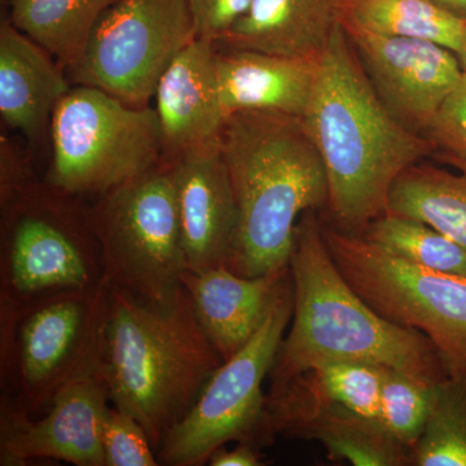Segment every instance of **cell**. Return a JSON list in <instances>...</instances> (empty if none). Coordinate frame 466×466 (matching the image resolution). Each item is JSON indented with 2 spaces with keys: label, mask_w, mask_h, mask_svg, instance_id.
<instances>
[{
  "label": "cell",
  "mask_w": 466,
  "mask_h": 466,
  "mask_svg": "<svg viewBox=\"0 0 466 466\" xmlns=\"http://www.w3.org/2000/svg\"><path fill=\"white\" fill-rule=\"evenodd\" d=\"M302 121L323 159L328 207L341 231L360 235L388 211L400 174L433 155L425 137L408 130L385 108L339 21L319 57Z\"/></svg>",
  "instance_id": "1"
},
{
  "label": "cell",
  "mask_w": 466,
  "mask_h": 466,
  "mask_svg": "<svg viewBox=\"0 0 466 466\" xmlns=\"http://www.w3.org/2000/svg\"><path fill=\"white\" fill-rule=\"evenodd\" d=\"M293 317L271 372V389L315 368L359 360L428 382L449 376L433 342L419 330L380 317L337 268L317 210L299 218L290 256Z\"/></svg>",
  "instance_id": "2"
},
{
  "label": "cell",
  "mask_w": 466,
  "mask_h": 466,
  "mask_svg": "<svg viewBox=\"0 0 466 466\" xmlns=\"http://www.w3.org/2000/svg\"><path fill=\"white\" fill-rule=\"evenodd\" d=\"M219 144L238 208L226 267L245 278L287 268L299 218L329 198L323 159L302 118L236 113Z\"/></svg>",
  "instance_id": "3"
},
{
  "label": "cell",
  "mask_w": 466,
  "mask_h": 466,
  "mask_svg": "<svg viewBox=\"0 0 466 466\" xmlns=\"http://www.w3.org/2000/svg\"><path fill=\"white\" fill-rule=\"evenodd\" d=\"M222 363L186 288L164 309L110 289L101 372L110 404L142 424L156 452Z\"/></svg>",
  "instance_id": "4"
},
{
  "label": "cell",
  "mask_w": 466,
  "mask_h": 466,
  "mask_svg": "<svg viewBox=\"0 0 466 466\" xmlns=\"http://www.w3.org/2000/svg\"><path fill=\"white\" fill-rule=\"evenodd\" d=\"M109 303L103 280L0 308L2 406L42 416L66 386L99 370Z\"/></svg>",
  "instance_id": "5"
},
{
  "label": "cell",
  "mask_w": 466,
  "mask_h": 466,
  "mask_svg": "<svg viewBox=\"0 0 466 466\" xmlns=\"http://www.w3.org/2000/svg\"><path fill=\"white\" fill-rule=\"evenodd\" d=\"M110 289L153 309L182 296L186 271L173 168L167 161L88 207Z\"/></svg>",
  "instance_id": "6"
},
{
  "label": "cell",
  "mask_w": 466,
  "mask_h": 466,
  "mask_svg": "<svg viewBox=\"0 0 466 466\" xmlns=\"http://www.w3.org/2000/svg\"><path fill=\"white\" fill-rule=\"evenodd\" d=\"M47 183L26 182L2 196L0 308L104 280L88 207Z\"/></svg>",
  "instance_id": "7"
},
{
  "label": "cell",
  "mask_w": 466,
  "mask_h": 466,
  "mask_svg": "<svg viewBox=\"0 0 466 466\" xmlns=\"http://www.w3.org/2000/svg\"><path fill=\"white\" fill-rule=\"evenodd\" d=\"M46 183L66 195L99 196L164 161L156 109L137 108L91 86L76 85L52 116Z\"/></svg>",
  "instance_id": "8"
},
{
  "label": "cell",
  "mask_w": 466,
  "mask_h": 466,
  "mask_svg": "<svg viewBox=\"0 0 466 466\" xmlns=\"http://www.w3.org/2000/svg\"><path fill=\"white\" fill-rule=\"evenodd\" d=\"M321 226L337 268L358 296L380 317L428 337L449 375L466 373V278L413 265L357 233Z\"/></svg>",
  "instance_id": "9"
},
{
  "label": "cell",
  "mask_w": 466,
  "mask_h": 466,
  "mask_svg": "<svg viewBox=\"0 0 466 466\" xmlns=\"http://www.w3.org/2000/svg\"><path fill=\"white\" fill-rule=\"evenodd\" d=\"M293 281L265 323L211 375L189 412L156 452L167 466H200L229 441L265 446L274 438L263 381L293 317Z\"/></svg>",
  "instance_id": "10"
},
{
  "label": "cell",
  "mask_w": 466,
  "mask_h": 466,
  "mask_svg": "<svg viewBox=\"0 0 466 466\" xmlns=\"http://www.w3.org/2000/svg\"><path fill=\"white\" fill-rule=\"evenodd\" d=\"M196 38L188 0H115L67 76L146 108L165 70Z\"/></svg>",
  "instance_id": "11"
},
{
  "label": "cell",
  "mask_w": 466,
  "mask_h": 466,
  "mask_svg": "<svg viewBox=\"0 0 466 466\" xmlns=\"http://www.w3.org/2000/svg\"><path fill=\"white\" fill-rule=\"evenodd\" d=\"M343 29L385 108L408 130L424 134L464 75L455 52L424 39Z\"/></svg>",
  "instance_id": "12"
},
{
  "label": "cell",
  "mask_w": 466,
  "mask_h": 466,
  "mask_svg": "<svg viewBox=\"0 0 466 466\" xmlns=\"http://www.w3.org/2000/svg\"><path fill=\"white\" fill-rule=\"evenodd\" d=\"M108 386L101 368L66 386L42 417L2 406L0 465L23 466L55 460L76 466H104L101 443Z\"/></svg>",
  "instance_id": "13"
},
{
  "label": "cell",
  "mask_w": 466,
  "mask_h": 466,
  "mask_svg": "<svg viewBox=\"0 0 466 466\" xmlns=\"http://www.w3.org/2000/svg\"><path fill=\"white\" fill-rule=\"evenodd\" d=\"M274 434L317 440L334 460L355 466L410 465V452L380 420L366 419L318 397L299 380L272 389L267 397Z\"/></svg>",
  "instance_id": "14"
},
{
  "label": "cell",
  "mask_w": 466,
  "mask_h": 466,
  "mask_svg": "<svg viewBox=\"0 0 466 466\" xmlns=\"http://www.w3.org/2000/svg\"><path fill=\"white\" fill-rule=\"evenodd\" d=\"M167 162L173 168L186 268L226 266L238 228V208L220 144Z\"/></svg>",
  "instance_id": "15"
},
{
  "label": "cell",
  "mask_w": 466,
  "mask_h": 466,
  "mask_svg": "<svg viewBox=\"0 0 466 466\" xmlns=\"http://www.w3.org/2000/svg\"><path fill=\"white\" fill-rule=\"evenodd\" d=\"M216 43L196 38L165 70L156 90V113L165 161L219 143L226 116L220 106Z\"/></svg>",
  "instance_id": "16"
},
{
  "label": "cell",
  "mask_w": 466,
  "mask_h": 466,
  "mask_svg": "<svg viewBox=\"0 0 466 466\" xmlns=\"http://www.w3.org/2000/svg\"><path fill=\"white\" fill-rule=\"evenodd\" d=\"M202 329L223 361L233 357L265 323L291 284L290 267L245 278L219 266L186 269L182 278Z\"/></svg>",
  "instance_id": "17"
},
{
  "label": "cell",
  "mask_w": 466,
  "mask_h": 466,
  "mask_svg": "<svg viewBox=\"0 0 466 466\" xmlns=\"http://www.w3.org/2000/svg\"><path fill=\"white\" fill-rule=\"evenodd\" d=\"M319 57L236 48L218 50L216 46L214 66L226 119L242 112L303 118L314 90Z\"/></svg>",
  "instance_id": "18"
},
{
  "label": "cell",
  "mask_w": 466,
  "mask_h": 466,
  "mask_svg": "<svg viewBox=\"0 0 466 466\" xmlns=\"http://www.w3.org/2000/svg\"><path fill=\"white\" fill-rule=\"evenodd\" d=\"M50 52L20 32L0 24V115L12 130L36 142L72 86Z\"/></svg>",
  "instance_id": "19"
},
{
  "label": "cell",
  "mask_w": 466,
  "mask_h": 466,
  "mask_svg": "<svg viewBox=\"0 0 466 466\" xmlns=\"http://www.w3.org/2000/svg\"><path fill=\"white\" fill-rule=\"evenodd\" d=\"M339 0H253L217 47L319 57L339 23Z\"/></svg>",
  "instance_id": "20"
},
{
  "label": "cell",
  "mask_w": 466,
  "mask_h": 466,
  "mask_svg": "<svg viewBox=\"0 0 466 466\" xmlns=\"http://www.w3.org/2000/svg\"><path fill=\"white\" fill-rule=\"evenodd\" d=\"M386 213L424 222L466 249V173L419 162L395 180Z\"/></svg>",
  "instance_id": "21"
},
{
  "label": "cell",
  "mask_w": 466,
  "mask_h": 466,
  "mask_svg": "<svg viewBox=\"0 0 466 466\" xmlns=\"http://www.w3.org/2000/svg\"><path fill=\"white\" fill-rule=\"evenodd\" d=\"M339 20L379 35L438 43L455 54L466 26L431 0H339Z\"/></svg>",
  "instance_id": "22"
},
{
  "label": "cell",
  "mask_w": 466,
  "mask_h": 466,
  "mask_svg": "<svg viewBox=\"0 0 466 466\" xmlns=\"http://www.w3.org/2000/svg\"><path fill=\"white\" fill-rule=\"evenodd\" d=\"M9 21L66 70L84 55L95 25L115 0H8Z\"/></svg>",
  "instance_id": "23"
},
{
  "label": "cell",
  "mask_w": 466,
  "mask_h": 466,
  "mask_svg": "<svg viewBox=\"0 0 466 466\" xmlns=\"http://www.w3.org/2000/svg\"><path fill=\"white\" fill-rule=\"evenodd\" d=\"M361 238L416 266L466 278V249L424 222L385 213L368 223Z\"/></svg>",
  "instance_id": "24"
},
{
  "label": "cell",
  "mask_w": 466,
  "mask_h": 466,
  "mask_svg": "<svg viewBox=\"0 0 466 466\" xmlns=\"http://www.w3.org/2000/svg\"><path fill=\"white\" fill-rule=\"evenodd\" d=\"M410 465L466 466V373L438 382L424 431L410 451Z\"/></svg>",
  "instance_id": "25"
},
{
  "label": "cell",
  "mask_w": 466,
  "mask_h": 466,
  "mask_svg": "<svg viewBox=\"0 0 466 466\" xmlns=\"http://www.w3.org/2000/svg\"><path fill=\"white\" fill-rule=\"evenodd\" d=\"M383 370L368 361H330L296 379L325 400L366 419L380 420Z\"/></svg>",
  "instance_id": "26"
},
{
  "label": "cell",
  "mask_w": 466,
  "mask_h": 466,
  "mask_svg": "<svg viewBox=\"0 0 466 466\" xmlns=\"http://www.w3.org/2000/svg\"><path fill=\"white\" fill-rule=\"evenodd\" d=\"M437 385L392 368L383 370L380 421L410 452L424 431Z\"/></svg>",
  "instance_id": "27"
},
{
  "label": "cell",
  "mask_w": 466,
  "mask_h": 466,
  "mask_svg": "<svg viewBox=\"0 0 466 466\" xmlns=\"http://www.w3.org/2000/svg\"><path fill=\"white\" fill-rule=\"evenodd\" d=\"M101 443L104 466L159 465L146 429L130 413L115 406H109L104 416Z\"/></svg>",
  "instance_id": "28"
},
{
  "label": "cell",
  "mask_w": 466,
  "mask_h": 466,
  "mask_svg": "<svg viewBox=\"0 0 466 466\" xmlns=\"http://www.w3.org/2000/svg\"><path fill=\"white\" fill-rule=\"evenodd\" d=\"M422 135L441 161L466 173V72Z\"/></svg>",
  "instance_id": "29"
},
{
  "label": "cell",
  "mask_w": 466,
  "mask_h": 466,
  "mask_svg": "<svg viewBox=\"0 0 466 466\" xmlns=\"http://www.w3.org/2000/svg\"><path fill=\"white\" fill-rule=\"evenodd\" d=\"M253 0H188L198 38L217 43L249 9Z\"/></svg>",
  "instance_id": "30"
},
{
  "label": "cell",
  "mask_w": 466,
  "mask_h": 466,
  "mask_svg": "<svg viewBox=\"0 0 466 466\" xmlns=\"http://www.w3.org/2000/svg\"><path fill=\"white\" fill-rule=\"evenodd\" d=\"M208 464L211 466H259L260 456L256 447L248 443H238V447L231 451L219 449L213 453Z\"/></svg>",
  "instance_id": "31"
},
{
  "label": "cell",
  "mask_w": 466,
  "mask_h": 466,
  "mask_svg": "<svg viewBox=\"0 0 466 466\" xmlns=\"http://www.w3.org/2000/svg\"><path fill=\"white\" fill-rule=\"evenodd\" d=\"M438 7L466 21V0H431Z\"/></svg>",
  "instance_id": "32"
},
{
  "label": "cell",
  "mask_w": 466,
  "mask_h": 466,
  "mask_svg": "<svg viewBox=\"0 0 466 466\" xmlns=\"http://www.w3.org/2000/svg\"><path fill=\"white\" fill-rule=\"evenodd\" d=\"M456 56L459 58L460 66H461L462 70L466 72V26L464 34H462L461 43H460L459 51L456 52Z\"/></svg>",
  "instance_id": "33"
},
{
  "label": "cell",
  "mask_w": 466,
  "mask_h": 466,
  "mask_svg": "<svg viewBox=\"0 0 466 466\" xmlns=\"http://www.w3.org/2000/svg\"><path fill=\"white\" fill-rule=\"evenodd\" d=\"M3 2H5V0H3ZM5 2H8V0H5Z\"/></svg>",
  "instance_id": "34"
}]
</instances>
